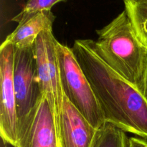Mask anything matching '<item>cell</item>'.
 <instances>
[{
	"mask_svg": "<svg viewBox=\"0 0 147 147\" xmlns=\"http://www.w3.org/2000/svg\"><path fill=\"white\" fill-rule=\"evenodd\" d=\"M90 83L106 123L147 140V100L140 90L108 66L91 40H76L71 47Z\"/></svg>",
	"mask_w": 147,
	"mask_h": 147,
	"instance_id": "obj_1",
	"label": "cell"
},
{
	"mask_svg": "<svg viewBox=\"0 0 147 147\" xmlns=\"http://www.w3.org/2000/svg\"><path fill=\"white\" fill-rule=\"evenodd\" d=\"M92 46L100 58L121 77L140 86L147 50L136 36L125 10L100 30Z\"/></svg>",
	"mask_w": 147,
	"mask_h": 147,
	"instance_id": "obj_2",
	"label": "cell"
},
{
	"mask_svg": "<svg viewBox=\"0 0 147 147\" xmlns=\"http://www.w3.org/2000/svg\"><path fill=\"white\" fill-rule=\"evenodd\" d=\"M57 54L64 96L96 129L106 124L93 90L72 48L57 42Z\"/></svg>",
	"mask_w": 147,
	"mask_h": 147,
	"instance_id": "obj_3",
	"label": "cell"
},
{
	"mask_svg": "<svg viewBox=\"0 0 147 147\" xmlns=\"http://www.w3.org/2000/svg\"><path fill=\"white\" fill-rule=\"evenodd\" d=\"M57 40L53 30L43 31L34 45L37 76L42 96L48 101L59 131L63 94L57 54Z\"/></svg>",
	"mask_w": 147,
	"mask_h": 147,
	"instance_id": "obj_4",
	"label": "cell"
},
{
	"mask_svg": "<svg viewBox=\"0 0 147 147\" xmlns=\"http://www.w3.org/2000/svg\"><path fill=\"white\" fill-rule=\"evenodd\" d=\"M13 82L19 124L42 97L37 80L34 46L25 48L14 47Z\"/></svg>",
	"mask_w": 147,
	"mask_h": 147,
	"instance_id": "obj_5",
	"label": "cell"
},
{
	"mask_svg": "<svg viewBox=\"0 0 147 147\" xmlns=\"http://www.w3.org/2000/svg\"><path fill=\"white\" fill-rule=\"evenodd\" d=\"M57 123L47 99L42 96L34 109L18 124L15 147H59Z\"/></svg>",
	"mask_w": 147,
	"mask_h": 147,
	"instance_id": "obj_6",
	"label": "cell"
},
{
	"mask_svg": "<svg viewBox=\"0 0 147 147\" xmlns=\"http://www.w3.org/2000/svg\"><path fill=\"white\" fill-rule=\"evenodd\" d=\"M14 47L1 44L0 47V134L4 143L15 147L18 118L13 82Z\"/></svg>",
	"mask_w": 147,
	"mask_h": 147,
	"instance_id": "obj_7",
	"label": "cell"
},
{
	"mask_svg": "<svg viewBox=\"0 0 147 147\" xmlns=\"http://www.w3.org/2000/svg\"><path fill=\"white\" fill-rule=\"evenodd\" d=\"M97 131L64 96L59 122L60 147H93Z\"/></svg>",
	"mask_w": 147,
	"mask_h": 147,
	"instance_id": "obj_8",
	"label": "cell"
},
{
	"mask_svg": "<svg viewBox=\"0 0 147 147\" xmlns=\"http://www.w3.org/2000/svg\"><path fill=\"white\" fill-rule=\"evenodd\" d=\"M55 18L52 10L42 11L18 24L15 30L6 37L2 44L11 45L15 48L32 47L42 32L53 30Z\"/></svg>",
	"mask_w": 147,
	"mask_h": 147,
	"instance_id": "obj_9",
	"label": "cell"
},
{
	"mask_svg": "<svg viewBox=\"0 0 147 147\" xmlns=\"http://www.w3.org/2000/svg\"><path fill=\"white\" fill-rule=\"evenodd\" d=\"M123 4L136 36L147 50V0H125Z\"/></svg>",
	"mask_w": 147,
	"mask_h": 147,
	"instance_id": "obj_10",
	"label": "cell"
},
{
	"mask_svg": "<svg viewBox=\"0 0 147 147\" xmlns=\"http://www.w3.org/2000/svg\"><path fill=\"white\" fill-rule=\"evenodd\" d=\"M93 147H129L126 132L106 123L98 129Z\"/></svg>",
	"mask_w": 147,
	"mask_h": 147,
	"instance_id": "obj_11",
	"label": "cell"
},
{
	"mask_svg": "<svg viewBox=\"0 0 147 147\" xmlns=\"http://www.w3.org/2000/svg\"><path fill=\"white\" fill-rule=\"evenodd\" d=\"M63 1V0H30L22 7V9L19 14L14 16L11 20L22 24L33 16L45 11H50L55 4Z\"/></svg>",
	"mask_w": 147,
	"mask_h": 147,
	"instance_id": "obj_12",
	"label": "cell"
},
{
	"mask_svg": "<svg viewBox=\"0 0 147 147\" xmlns=\"http://www.w3.org/2000/svg\"><path fill=\"white\" fill-rule=\"evenodd\" d=\"M139 90L143 95L144 97L147 100V58L145 63L143 77H142V83H141L140 86L139 87Z\"/></svg>",
	"mask_w": 147,
	"mask_h": 147,
	"instance_id": "obj_13",
	"label": "cell"
},
{
	"mask_svg": "<svg viewBox=\"0 0 147 147\" xmlns=\"http://www.w3.org/2000/svg\"><path fill=\"white\" fill-rule=\"evenodd\" d=\"M129 147H147V140L142 138H129Z\"/></svg>",
	"mask_w": 147,
	"mask_h": 147,
	"instance_id": "obj_14",
	"label": "cell"
},
{
	"mask_svg": "<svg viewBox=\"0 0 147 147\" xmlns=\"http://www.w3.org/2000/svg\"><path fill=\"white\" fill-rule=\"evenodd\" d=\"M59 147H60V144H59Z\"/></svg>",
	"mask_w": 147,
	"mask_h": 147,
	"instance_id": "obj_15",
	"label": "cell"
},
{
	"mask_svg": "<svg viewBox=\"0 0 147 147\" xmlns=\"http://www.w3.org/2000/svg\"><path fill=\"white\" fill-rule=\"evenodd\" d=\"M5 147H6V146H5Z\"/></svg>",
	"mask_w": 147,
	"mask_h": 147,
	"instance_id": "obj_16",
	"label": "cell"
}]
</instances>
